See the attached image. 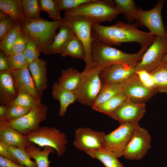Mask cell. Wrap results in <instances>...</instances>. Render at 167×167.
<instances>
[{
	"instance_id": "1",
	"label": "cell",
	"mask_w": 167,
	"mask_h": 167,
	"mask_svg": "<svg viewBox=\"0 0 167 167\" xmlns=\"http://www.w3.org/2000/svg\"><path fill=\"white\" fill-rule=\"evenodd\" d=\"M138 27L136 23L127 24L121 21L109 26L94 23L92 27V35L93 40L102 41L110 46H119L123 43L135 42L141 48L149 46L155 36L139 30Z\"/></svg>"
},
{
	"instance_id": "2",
	"label": "cell",
	"mask_w": 167,
	"mask_h": 167,
	"mask_svg": "<svg viewBox=\"0 0 167 167\" xmlns=\"http://www.w3.org/2000/svg\"><path fill=\"white\" fill-rule=\"evenodd\" d=\"M148 47L141 48L136 53L128 54L102 41L93 40L91 46L92 60L102 68L113 64L135 66L140 62Z\"/></svg>"
},
{
	"instance_id": "3",
	"label": "cell",
	"mask_w": 167,
	"mask_h": 167,
	"mask_svg": "<svg viewBox=\"0 0 167 167\" xmlns=\"http://www.w3.org/2000/svg\"><path fill=\"white\" fill-rule=\"evenodd\" d=\"M63 24L64 17L53 21L42 18L25 21L21 24V30L36 43L41 53L47 55V50L57 34L56 30Z\"/></svg>"
},
{
	"instance_id": "4",
	"label": "cell",
	"mask_w": 167,
	"mask_h": 167,
	"mask_svg": "<svg viewBox=\"0 0 167 167\" xmlns=\"http://www.w3.org/2000/svg\"><path fill=\"white\" fill-rule=\"evenodd\" d=\"M121 14V12L115 7L113 1L101 0H92L64 12L65 16H82L92 20L94 23L99 24L112 21Z\"/></svg>"
},
{
	"instance_id": "5",
	"label": "cell",
	"mask_w": 167,
	"mask_h": 167,
	"mask_svg": "<svg viewBox=\"0 0 167 167\" xmlns=\"http://www.w3.org/2000/svg\"><path fill=\"white\" fill-rule=\"evenodd\" d=\"M102 68L95 63L91 66L85 67L81 73L79 84L73 91L76 101L86 105L92 106L101 86L99 73Z\"/></svg>"
},
{
	"instance_id": "6",
	"label": "cell",
	"mask_w": 167,
	"mask_h": 167,
	"mask_svg": "<svg viewBox=\"0 0 167 167\" xmlns=\"http://www.w3.org/2000/svg\"><path fill=\"white\" fill-rule=\"evenodd\" d=\"M24 135L30 142L39 146L54 148L58 156H62L66 152L68 142L66 134L54 127L41 126Z\"/></svg>"
},
{
	"instance_id": "7",
	"label": "cell",
	"mask_w": 167,
	"mask_h": 167,
	"mask_svg": "<svg viewBox=\"0 0 167 167\" xmlns=\"http://www.w3.org/2000/svg\"><path fill=\"white\" fill-rule=\"evenodd\" d=\"M64 17V24L70 28L83 45L85 50V67L94 64L92 58L91 46L93 39L92 29L94 22L80 16H67Z\"/></svg>"
},
{
	"instance_id": "8",
	"label": "cell",
	"mask_w": 167,
	"mask_h": 167,
	"mask_svg": "<svg viewBox=\"0 0 167 167\" xmlns=\"http://www.w3.org/2000/svg\"><path fill=\"white\" fill-rule=\"evenodd\" d=\"M139 122L120 124L116 129L105 135V147L115 154L118 158L124 151Z\"/></svg>"
},
{
	"instance_id": "9",
	"label": "cell",
	"mask_w": 167,
	"mask_h": 167,
	"mask_svg": "<svg viewBox=\"0 0 167 167\" xmlns=\"http://www.w3.org/2000/svg\"><path fill=\"white\" fill-rule=\"evenodd\" d=\"M166 2L165 0H159L152 9L143 10L137 7L138 19L136 24L139 26L147 28L149 32L155 36H167L161 17L162 9Z\"/></svg>"
},
{
	"instance_id": "10",
	"label": "cell",
	"mask_w": 167,
	"mask_h": 167,
	"mask_svg": "<svg viewBox=\"0 0 167 167\" xmlns=\"http://www.w3.org/2000/svg\"><path fill=\"white\" fill-rule=\"evenodd\" d=\"M167 53V36H155L140 62L135 66L136 72L144 70L150 73L162 62Z\"/></svg>"
},
{
	"instance_id": "11",
	"label": "cell",
	"mask_w": 167,
	"mask_h": 167,
	"mask_svg": "<svg viewBox=\"0 0 167 167\" xmlns=\"http://www.w3.org/2000/svg\"><path fill=\"white\" fill-rule=\"evenodd\" d=\"M151 137L148 131L139 125L134 130L123 156L130 160H139L151 148Z\"/></svg>"
},
{
	"instance_id": "12",
	"label": "cell",
	"mask_w": 167,
	"mask_h": 167,
	"mask_svg": "<svg viewBox=\"0 0 167 167\" xmlns=\"http://www.w3.org/2000/svg\"><path fill=\"white\" fill-rule=\"evenodd\" d=\"M105 134L88 127H79L75 131L74 146L80 151H87L105 147Z\"/></svg>"
},
{
	"instance_id": "13",
	"label": "cell",
	"mask_w": 167,
	"mask_h": 167,
	"mask_svg": "<svg viewBox=\"0 0 167 167\" xmlns=\"http://www.w3.org/2000/svg\"><path fill=\"white\" fill-rule=\"evenodd\" d=\"M48 109L46 105L41 103L22 117L9 121L12 127L25 135L40 127V123L47 118Z\"/></svg>"
},
{
	"instance_id": "14",
	"label": "cell",
	"mask_w": 167,
	"mask_h": 167,
	"mask_svg": "<svg viewBox=\"0 0 167 167\" xmlns=\"http://www.w3.org/2000/svg\"><path fill=\"white\" fill-rule=\"evenodd\" d=\"M146 112L144 103H136L127 98L109 117L120 124L139 122Z\"/></svg>"
},
{
	"instance_id": "15",
	"label": "cell",
	"mask_w": 167,
	"mask_h": 167,
	"mask_svg": "<svg viewBox=\"0 0 167 167\" xmlns=\"http://www.w3.org/2000/svg\"><path fill=\"white\" fill-rule=\"evenodd\" d=\"M122 92L133 102L144 104L157 93L144 84L135 73L124 83Z\"/></svg>"
},
{
	"instance_id": "16",
	"label": "cell",
	"mask_w": 167,
	"mask_h": 167,
	"mask_svg": "<svg viewBox=\"0 0 167 167\" xmlns=\"http://www.w3.org/2000/svg\"><path fill=\"white\" fill-rule=\"evenodd\" d=\"M136 66L113 64L102 68L99 73L101 84L124 83L135 73Z\"/></svg>"
},
{
	"instance_id": "17",
	"label": "cell",
	"mask_w": 167,
	"mask_h": 167,
	"mask_svg": "<svg viewBox=\"0 0 167 167\" xmlns=\"http://www.w3.org/2000/svg\"><path fill=\"white\" fill-rule=\"evenodd\" d=\"M0 141L7 146L24 148L30 143L24 135L12 127L7 120L0 121Z\"/></svg>"
},
{
	"instance_id": "18",
	"label": "cell",
	"mask_w": 167,
	"mask_h": 167,
	"mask_svg": "<svg viewBox=\"0 0 167 167\" xmlns=\"http://www.w3.org/2000/svg\"><path fill=\"white\" fill-rule=\"evenodd\" d=\"M11 71L18 92H23L28 94L41 102L42 94L36 89L28 66L21 69Z\"/></svg>"
},
{
	"instance_id": "19",
	"label": "cell",
	"mask_w": 167,
	"mask_h": 167,
	"mask_svg": "<svg viewBox=\"0 0 167 167\" xmlns=\"http://www.w3.org/2000/svg\"><path fill=\"white\" fill-rule=\"evenodd\" d=\"M10 70L0 71V98L7 108L17 96L18 93Z\"/></svg>"
},
{
	"instance_id": "20",
	"label": "cell",
	"mask_w": 167,
	"mask_h": 167,
	"mask_svg": "<svg viewBox=\"0 0 167 167\" xmlns=\"http://www.w3.org/2000/svg\"><path fill=\"white\" fill-rule=\"evenodd\" d=\"M46 65L45 61L39 58L28 66L36 89L41 94L48 86Z\"/></svg>"
},
{
	"instance_id": "21",
	"label": "cell",
	"mask_w": 167,
	"mask_h": 167,
	"mask_svg": "<svg viewBox=\"0 0 167 167\" xmlns=\"http://www.w3.org/2000/svg\"><path fill=\"white\" fill-rule=\"evenodd\" d=\"M53 98L60 102V109L58 116H64L67 109L71 104L76 101V97L73 91L64 88L55 81L52 88Z\"/></svg>"
},
{
	"instance_id": "22",
	"label": "cell",
	"mask_w": 167,
	"mask_h": 167,
	"mask_svg": "<svg viewBox=\"0 0 167 167\" xmlns=\"http://www.w3.org/2000/svg\"><path fill=\"white\" fill-rule=\"evenodd\" d=\"M59 31L56 35L53 42L48 49L47 55L61 54L66 47L75 35L72 30L63 24L59 28Z\"/></svg>"
},
{
	"instance_id": "23",
	"label": "cell",
	"mask_w": 167,
	"mask_h": 167,
	"mask_svg": "<svg viewBox=\"0 0 167 167\" xmlns=\"http://www.w3.org/2000/svg\"><path fill=\"white\" fill-rule=\"evenodd\" d=\"M22 0H0V11L15 22L21 24L25 21L22 5Z\"/></svg>"
},
{
	"instance_id": "24",
	"label": "cell",
	"mask_w": 167,
	"mask_h": 167,
	"mask_svg": "<svg viewBox=\"0 0 167 167\" xmlns=\"http://www.w3.org/2000/svg\"><path fill=\"white\" fill-rule=\"evenodd\" d=\"M31 158L35 161L38 167H49L51 161H49L48 156L51 153L54 152L53 148L45 146L42 150L37 147L35 144L31 142L25 148Z\"/></svg>"
},
{
	"instance_id": "25",
	"label": "cell",
	"mask_w": 167,
	"mask_h": 167,
	"mask_svg": "<svg viewBox=\"0 0 167 167\" xmlns=\"http://www.w3.org/2000/svg\"><path fill=\"white\" fill-rule=\"evenodd\" d=\"M85 152L92 157L99 160L106 167H124L117 155L105 147Z\"/></svg>"
},
{
	"instance_id": "26",
	"label": "cell",
	"mask_w": 167,
	"mask_h": 167,
	"mask_svg": "<svg viewBox=\"0 0 167 167\" xmlns=\"http://www.w3.org/2000/svg\"><path fill=\"white\" fill-rule=\"evenodd\" d=\"M81 73L77 70L70 67L62 70L58 79V83L62 87L74 91L78 87L80 80Z\"/></svg>"
},
{
	"instance_id": "27",
	"label": "cell",
	"mask_w": 167,
	"mask_h": 167,
	"mask_svg": "<svg viewBox=\"0 0 167 167\" xmlns=\"http://www.w3.org/2000/svg\"><path fill=\"white\" fill-rule=\"evenodd\" d=\"M124 83L102 84L99 92L91 107L102 104L115 96L123 92Z\"/></svg>"
},
{
	"instance_id": "28",
	"label": "cell",
	"mask_w": 167,
	"mask_h": 167,
	"mask_svg": "<svg viewBox=\"0 0 167 167\" xmlns=\"http://www.w3.org/2000/svg\"><path fill=\"white\" fill-rule=\"evenodd\" d=\"M154 81L157 93H167V62H161L149 73Z\"/></svg>"
},
{
	"instance_id": "29",
	"label": "cell",
	"mask_w": 167,
	"mask_h": 167,
	"mask_svg": "<svg viewBox=\"0 0 167 167\" xmlns=\"http://www.w3.org/2000/svg\"><path fill=\"white\" fill-rule=\"evenodd\" d=\"M113 2L115 7L123 15L128 23L138 20L137 7L134 0H114Z\"/></svg>"
},
{
	"instance_id": "30",
	"label": "cell",
	"mask_w": 167,
	"mask_h": 167,
	"mask_svg": "<svg viewBox=\"0 0 167 167\" xmlns=\"http://www.w3.org/2000/svg\"><path fill=\"white\" fill-rule=\"evenodd\" d=\"M21 23L16 22L4 37L0 41V50L10 55L12 47L21 32Z\"/></svg>"
},
{
	"instance_id": "31",
	"label": "cell",
	"mask_w": 167,
	"mask_h": 167,
	"mask_svg": "<svg viewBox=\"0 0 167 167\" xmlns=\"http://www.w3.org/2000/svg\"><path fill=\"white\" fill-rule=\"evenodd\" d=\"M63 57L68 56L74 58L85 59V50L82 43L75 35L69 41L62 53Z\"/></svg>"
},
{
	"instance_id": "32",
	"label": "cell",
	"mask_w": 167,
	"mask_h": 167,
	"mask_svg": "<svg viewBox=\"0 0 167 167\" xmlns=\"http://www.w3.org/2000/svg\"><path fill=\"white\" fill-rule=\"evenodd\" d=\"M127 98L122 92L115 96L104 103L92 108L109 116Z\"/></svg>"
},
{
	"instance_id": "33",
	"label": "cell",
	"mask_w": 167,
	"mask_h": 167,
	"mask_svg": "<svg viewBox=\"0 0 167 167\" xmlns=\"http://www.w3.org/2000/svg\"><path fill=\"white\" fill-rule=\"evenodd\" d=\"M22 5L25 21L42 19L41 16V11L38 0H22Z\"/></svg>"
},
{
	"instance_id": "34",
	"label": "cell",
	"mask_w": 167,
	"mask_h": 167,
	"mask_svg": "<svg viewBox=\"0 0 167 167\" xmlns=\"http://www.w3.org/2000/svg\"><path fill=\"white\" fill-rule=\"evenodd\" d=\"M8 149L13 157L21 165L26 167H38L36 162L31 160L25 148L8 146Z\"/></svg>"
},
{
	"instance_id": "35",
	"label": "cell",
	"mask_w": 167,
	"mask_h": 167,
	"mask_svg": "<svg viewBox=\"0 0 167 167\" xmlns=\"http://www.w3.org/2000/svg\"><path fill=\"white\" fill-rule=\"evenodd\" d=\"M38 1L41 11L46 12L53 21H58L61 19L60 11L55 0H39Z\"/></svg>"
},
{
	"instance_id": "36",
	"label": "cell",
	"mask_w": 167,
	"mask_h": 167,
	"mask_svg": "<svg viewBox=\"0 0 167 167\" xmlns=\"http://www.w3.org/2000/svg\"><path fill=\"white\" fill-rule=\"evenodd\" d=\"M41 103V101L30 95L24 92H19L17 96L9 106L16 105L32 109L38 106Z\"/></svg>"
},
{
	"instance_id": "37",
	"label": "cell",
	"mask_w": 167,
	"mask_h": 167,
	"mask_svg": "<svg viewBox=\"0 0 167 167\" xmlns=\"http://www.w3.org/2000/svg\"><path fill=\"white\" fill-rule=\"evenodd\" d=\"M41 53L36 43L32 39L29 38L23 53L28 65L38 59Z\"/></svg>"
},
{
	"instance_id": "38",
	"label": "cell",
	"mask_w": 167,
	"mask_h": 167,
	"mask_svg": "<svg viewBox=\"0 0 167 167\" xmlns=\"http://www.w3.org/2000/svg\"><path fill=\"white\" fill-rule=\"evenodd\" d=\"M31 110L28 108L18 105H10L7 109L6 119L8 121L17 119L28 114Z\"/></svg>"
},
{
	"instance_id": "39",
	"label": "cell",
	"mask_w": 167,
	"mask_h": 167,
	"mask_svg": "<svg viewBox=\"0 0 167 167\" xmlns=\"http://www.w3.org/2000/svg\"><path fill=\"white\" fill-rule=\"evenodd\" d=\"M7 57L10 71L21 69L28 66L23 53L12 54Z\"/></svg>"
},
{
	"instance_id": "40",
	"label": "cell",
	"mask_w": 167,
	"mask_h": 167,
	"mask_svg": "<svg viewBox=\"0 0 167 167\" xmlns=\"http://www.w3.org/2000/svg\"><path fill=\"white\" fill-rule=\"evenodd\" d=\"M29 38L26 33L21 31L12 47L10 55L23 53Z\"/></svg>"
},
{
	"instance_id": "41",
	"label": "cell",
	"mask_w": 167,
	"mask_h": 167,
	"mask_svg": "<svg viewBox=\"0 0 167 167\" xmlns=\"http://www.w3.org/2000/svg\"><path fill=\"white\" fill-rule=\"evenodd\" d=\"M60 10L66 11L75 9L86 2L92 0H54Z\"/></svg>"
},
{
	"instance_id": "42",
	"label": "cell",
	"mask_w": 167,
	"mask_h": 167,
	"mask_svg": "<svg viewBox=\"0 0 167 167\" xmlns=\"http://www.w3.org/2000/svg\"><path fill=\"white\" fill-rule=\"evenodd\" d=\"M135 73L144 84L154 89L157 92L154 81L149 73L144 70H141L136 71Z\"/></svg>"
},
{
	"instance_id": "43",
	"label": "cell",
	"mask_w": 167,
	"mask_h": 167,
	"mask_svg": "<svg viewBox=\"0 0 167 167\" xmlns=\"http://www.w3.org/2000/svg\"><path fill=\"white\" fill-rule=\"evenodd\" d=\"M15 23L9 16L0 20V41L4 37Z\"/></svg>"
},
{
	"instance_id": "44",
	"label": "cell",
	"mask_w": 167,
	"mask_h": 167,
	"mask_svg": "<svg viewBox=\"0 0 167 167\" xmlns=\"http://www.w3.org/2000/svg\"><path fill=\"white\" fill-rule=\"evenodd\" d=\"M0 155L15 163L19 164L10 152L8 146L1 141H0Z\"/></svg>"
},
{
	"instance_id": "45",
	"label": "cell",
	"mask_w": 167,
	"mask_h": 167,
	"mask_svg": "<svg viewBox=\"0 0 167 167\" xmlns=\"http://www.w3.org/2000/svg\"><path fill=\"white\" fill-rule=\"evenodd\" d=\"M10 70L7 56L3 52L0 51V71Z\"/></svg>"
},
{
	"instance_id": "46",
	"label": "cell",
	"mask_w": 167,
	"mask_h": 167,
	"mask_svg": "<svg viewBox=\"0 0 167 167\" xmlns=\"http://www.w3.org/2000/svg\"><path fill=\"white\" fill-rule=\"evenodd\" d=\"M0 167H26L24 166L17 164L0 156Z\"/></svg>"
},
{
	"instance_id": "47",
	"label": "cell",
	"mask_w": 167,
	"mask_h": 167,
	"mask_svg": "<svg viewBox=\"0 0 167 167\" xmlns=\"http://www.w3.org/2000/svg\"><path fill=\"white\" fill-rule=\"evenodd\" d=\"M7 108L6 106L1 105L0 106V121L7 120L6 114Z\"/></svg>"
},
{
	"instance_id": "48",
	"label": "cell",
	"mask_w": 167,
	"mask_h": 167,
	"mask_svg": "<svg viewBox=\"0 0 167 167\" xmlns=\"http://www.w3.org/2000/svg\"><path fill=\"white\" fill-rule=\"evenodd\" d=\"M8 16V15L4 12L0 11V20L4 19Z\"/></svg>"
},
{
	"instance_id": "49",
	"label": "cell",
	"mask_w": 167,
	"mask_h": 167,
	"mask_svg": "<svg viewBox=\"0 0 167 167\" xmlns=\"http://www.w3.org/2000/svg\"><path fill=\"white\" fill-rule=\"evenodd\" d=\"M165 28L166 33L167 35V25L165 26ZM167 62V53L163 57V59L162 60V62Z\"/></svg>"
},
{
	"instance_id": "50",
	"label": "cell",
	"mask_w": 167,
	"mask_h": 167,
	"mask_svg": "<svg viewBox=\"0 0 167 167\" xmlns=\"http://www.w3.org/2000/svg\"></svg>"
}]
</instances>
